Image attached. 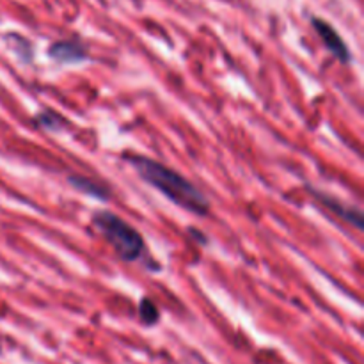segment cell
Listing matches in <instances>:
<instances>
[{
    "label": "cell",
    "instance_id": "obj_1",
    "mask_svg": "<svg viewBox=\"0 0 364 364\" xmlns=\"http://www.w3.org/2000/svg\"><path fill=\"white\" fill-rule=\"evenodd\" d=\"M128 164L137 171L139 176L155 187L156 191L162 192L171 203L181 206L187 212L194 213V215L205 217L210 212V201L192 181L181 176L176 171L169 169L164 164L156 162V160L148 159L142 155H132L127 156Z\"/></svg>",
    "mask_w": 364,
    "mask_h": 364
},
{
    "label": "cell",
    "instance_id": "obj_2",
    "mask_svg": "<svg viewBox=\"0 0 364 364\" xmlns=\"http://www.w3.org/2000/svg\"><path fill=\"white\" fill-rule=\"evenodd\" d=\"M92 224L103 235L107 242L112 245L116 255L123 262H137L144 252V238L127 220L117 217L116 213L100 210L92 215Z\"/></svg>",
    "mask_w": 364,
    "mask_h": 364
},
{
    "label": "cell",
    "instance_id": "obj_3",
    "mask_svg": "<svg viewBox=\"0 0 364 364\" xmlns=\"http://www.w3.org/2000/svg\"><path fill=\"white\" fill-rule=\"evenodd\" d=\"M311 23L313 27H315V31L318 32L320 38H322L323 45L327 46V50H329V52L333 53L340 63L343 64L350 63V50H348V46L345 45L343 38L338 34L336 28H334L329 21L322 20V18H313Z\"/></svg>",
    "mask_w": 364,
    "mask_h": 364
},
{
    "label": "cell",
    "instance_id": "obj_4",
    "mask_svg": "<svg viewBox=\"0 0 364 364\" xmlns=\"http://www.w3.org/2000/svg\"><path fill=\"white\" fill-rule=\"evenodd\" d=\"M48 53L52 59L63 64H77L87 59V48L82 41L77 39H63L55 41L48 48Z\"/></svg>",
    "mask_w": 364,
    "mask_h": 364
},
{
    "label": "cell",
    "instance_id": "obj_5",
    "mask_svg": "<svg viewBox=\"0 0 364 364\" xmlns=\"http://www.w3.org/2000/svg\"><path fill=\"white\" fill-rule=\"evenodd\" d=\"M316 199L318 201H322L323 205L327 206L329 210H333L336 215H340L341 219L345 220V223L352 224L354 228H358V230H363V224H364V219H363V212L359 208H354V206L347 205V203H341L338 198H333V196H326L322 194V192H315Z\"/></svg>",
    "mask_w": 364,
    "mask_h": 364
},
{
    "label": "cell",
    "instance_id": "obj_6",
    "mask_svg": "<svg viewBox=\"0 0 364 364\" xmlns=\"http://www.w3.org/2000/svg\"><path fill=\"white\" fill-rule=\"evenodd\" d=\"M70 185L73 188H77L78 192L85 196H91V198L102 199V201H107L110 196V188L105 187L100 181L91 180V178L85 176H70Z\"/></svg>",
    "mask_w": 364,
    "mask_h": 364
},
{
    "label": "cell",
    "instance_id": "obj_7",
    "mask_svg": "<svg viewBox=\"0 0 364 364\" xmlns=\"http://www.w3.org/2000/svg\"><path fill=\"white\" fill-rule=\"evenodd\" d=\"M139 316H141L142 323H146V326H155L160 318L159 308L155 306V302H151L149 299H142L141 304H139Z\"/></svg>",
    "mask_w": 364,
    "mask_h": 364
},
{
    "label": "cell",
    "instance_id": "obj_8",
    "mask_svg": "<svg viewBox=\"0 0 364 364\" xmlns=\"http://www.w3.org/2000/svg\"><path fill=\"white\" fill-rule=\"evenodd\" d=\"M57 117H59V116H57L55 112H45V114H41V116L38 117V121L45 128H57L55 121H53V119H57Z\"/></svg>",
    "mask_w": 364,
    "mask_h": 364
},
{
    "label": "cell",
    "instance_id": "obj_9",
    "mask_svg": "<svg viewBox=\"0 0 364 364\" xmlns=\"http://www.w3.org/2000/svg\"><path fill=\"white\" fill-rule=\"evenodd\" d=\"M0 352H2V340H0Z\"/></svg>",
    "mask_w": 364,
    "mask_h": 364
}]
</instances>
